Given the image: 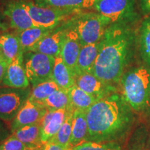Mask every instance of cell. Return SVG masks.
Masks as SVG:
<instances>
[{"mask_svg":"<svg viewBox=\"0 0 150 150\" xmlns=\"http://www.w3.org/2000/svg\"><path fill=\"white\" fill-rule=\"evenodd\" d=\"M133 25L111 24L100 41L99 52L92 73L108 85L114 86L120 83L134 54L137 34Z\"/></svg>","mask_w":150,"mask_h":150,"instance_id":"6da1fadb","label":"cell"},{"mask_svg":"<svg viewBox=\"0 0 150 150\" xmlns=\"http://www.w3.org/2000/svg\"><path fill=\"white\" fill-rule=\"evenodd\" d=\"M133 117L132 108L122 95L112 93L98 99L86 112L87 141L115 142L130 129Z\"/></svg>","mask_w":150,"mask_h":150,"instance_id":"7a4b0ae2","label":"cell"},{"mask_svg":"<svg viewBox=\"0 0 150 150\" xmlns=\"http://www.w3.org/2000/svg\"><path fill=\"white\" fill-rule=\"evenodd\" d=\"M122 95L132 110L150 112V67L141 65L124 73L120 81Z\"/></svg>","mask_w":150,"mask_h":150,"instance_id":"3957f363","label":"cell"},{"mask_svg":"<svg viewBox=\"0 0 150 150\" xmlns=\"http://www.w3.org/2000/svg\"><path fill=\"white\" fill-rule=\"evenodd\" d=\"M63 23L67 29L76 33L81 46L102 40L111 24L108 19L98 13L83 11L74 15Z\"/></svg>","mask_w":150,"mask_h":150,"instance_id":"277c9868","label":"cell"},{"mask_svg":"<svg viewBox=\"0 0 150 150\" xmlns=\"http://www.w3.org/2000/svg\"><path fill=\"white\" fill-rule=\"evenodd\" d=\"M93 8L110 24H134L138 18L136 0H96Z\"/></svg>","mask_w":150,"mask_h":150,"instance_id":"5b68a950","label":"cell"},{"mask_svg":"<svg viewBox=\"0 0 150 150\" xmlns=\"http://www.w3.org/2000/svg\"><path fill=\"white\" fill-rule=\"evenodd\" d=\"M24 66L33 86L52 79L55 58L46 54L29 52L24 53Z\"/></svg>","mask_w":150,"mask_h":150,"instance_id":"8992f818","label":"cell"},{"mask_svg":"<svg viewBox=\"0 0 150 150\" xmlns=\"http://www.w3.org/2000/svg\"><path fill=\"white\" fill-rule=\"evenodd\" d=\"M22 2L38 27L55 29L63 22L78 13L62 9L40 6L32 0H22Z\"/></svg>","mask_w":150,"mask_h":150,"instance_id":"52a82bcc","label":"cell"},{"mask_svg":"<svg viewBox=\"0 0 150 150\" xmlns=\"http://www.w3.org/2000/svg\"><path fill=\"white\" fill-rule=\"evenodd\" d=\"M31 91L28 88H0V119L13 120L29 99Z\"/></svg>","mask_w":150,"mask_h":150,"instance_id":"ba28073f","label":"cell"},{"mask_svg":"<svg viewBox=\"0 0 150 150\" xmlns=\"http://www.w3.org/2000/svg\"><path fill=\"white\" fill-rule=\"evenodd\" d=\"M47 110L42 104L32 102L28 99L16 117L12 120L11 131L13 132L21 127L39 124Z\"/></svg>","mask_w":150,"mask_h":150,"instance_id":"9c48e42d","label":"cell"},{"mask_svg":"<svg viewBox=\"0 0 150 150\" xmlns=\"http://www.w3.org/2000/svg\"><path fill=\"white\" fill-rule=\"evenodd\" d=\"M75 85L97 100L107 96L115 91L114 86L105 83L92 72H81L74 76Z\"/></svg>","mask_w":150,"mask_h":150,"instance_id":"30bf717a","label":"cell"},{"mask_svg":"<svg viewBox=\"0 0 150 150\" xmlns=\"http://www.w3.org/2000/svg\"><path fill=\"white\" fill-rule=\"evenodd\" d=\"M4 14L8 18L11 27L18 32L38 27L31 19L22 0H14L8 2L6 6Z\"/></svg>","mask_w":150,"mask_h":150,"instance_id":"8fae6325","label":"cell"},{"mask_svg":"<svg viewBox=\"0 0 150 150\" xmlns=\"http://www.w3.org/2000/svg\"><path fill=\"white\" fill-rule=\"evenodd\" d=\"M81 47V45L76 33L66 28V31L61 44L60 55L65 64L71 71L74 78L76 72V65Z\"/></svg>","mask_w":150,"mask_h":150,"instance_id":"7c38bea8","label":"cell"},{"mask_svg":"<svg viewBox=\"0 0 150 150\" xmlns=\"http://www.w3.org/2000/svg\"><path fill=\"white\" fill-rule=\"evenodd\" d=\"M63 22L52 30L51 33L41 39L31 49V52L44 54L54 58L59 56L61 54L62 42L66 31V27Z\"/></svg>","mask_w":150,"mask_h":150,"instance_id":"4fadbf2b","label":"cell"},{"mask_svg":"<svg viewBox=\"0 0 150 150\" xmlns=\"http://www.w3.org/2000/svg\"><path fill=\"white\" fill-rule=\"evenodd\" d=\"M73 111L67 109H48L40 121L41 140L43 143H46L52 138L66 120L67 115Z\"/></svg>","mask_w":150,"mask_h":150,"instance_id":"5bb4252c","label":"cell"},{"mask_svg":"<svg viewBox=\"0 0 150 150\" xmlns=\"http://www.w3.org/2000/svg\"><path fill=\"white\" fill-rule=\"evenodd\" d=\"M23 55L21 54L8 65L2 81L4 86L22 89L29 87V81L24 69Z\"/></svg>","mask_w":150,"mask_h":150,"instance_id":"9a60e30c","label":"cell"},{"mask_svg":"<svg viewBox=\"0 0 150 150\" xmlns=\"http://www.w3.org/2000/svg\"><path fill=\"white\" fill-rule=\"evenodd\" d=\"M15 137L26 146L27 149H42L44 143L41 140L40 125H28L13 132Z\"/></svg>","mask_w":150,"mask_h":150,"instance_id":"2e32d148","label":"cell"},{"mask_svg":"<svg viewBox=\"0 0 150 150\" xmlns=\"http://www.w3.org/2000/svg\"><path fill=\"white\" fill-rule=\"evenodd\" d=\"M33 1L40 6L79 13L84 9L93 8L96 0H33Z\"/></svg>","mask_w":150,"mask_h":150,"instance_id":"e0dca14e","label":"cell"},{"mask_svg":"<svg viewBox=\"0 0 150 150\" xmlns=\"http://www.w3.org/2000/svg\"><path fill=\"white\" fill-rule=\"evenodd\" d=\"M99 47L100 41L99 42L81 46L79 54L75 76L81 72H92L98 56Z\"/></svg>","mask_w":150,"mask_h":150,"instance_id":"ac0fdd59","label":"cell"},{"mask_svg":"<svg viewBox=\"0 0 150 150\" xmlns=\"http://www.w3.org/2000/svg\"><path fill=\"white\" fill-rule=\"evenodd\" d=\"M88 135L86 112L75 110L72 114V130L70 147H73L82 142L87 141Z\"/></svg>","mask_w":150,"mask_h":150,"instance_id":"d6986e66","label":"cell"},{"mask_svg":"<svg viewBox=\"0 0 150 150\" xmlns=\"http://www.w3.org/2000/svg\"><path fill=\"white\" fill-rule=\"evenodd\" d=\"M0 51L9 64L18 56L23 54L18 35L11 33H5L0 35Z\"/></svg>","mask_w":150,"mask_h":150,"instance_id":"ffe728a7","label":"cell"},{"mask_svg":"<svg viewBox=\"0 0 150 150\" xmlns=\"http://www.w3.org/2000/svg\"><path fill=\"white\" fill-rule=\"evenodd\" d=\"M52 79L59 86L60 89L65 91H67L75 85L74 76L65 64L61 55L55 57Z\"/></svg>","mask_w":150,"mask_h":150,"instance_id":"44dd1931","label":"cell"},{"mask_svg":"<svg viewBox=\"0 0 150 150\" xmlns=\"http://www.w3.org/2000/svg\"><path fill=\"white\" fill-rule=\"evenodd\" d=\"M54 29L36 27L18 32L22 51L24 53L31 52V49L45 36L51 33Z\"/></svg>","mask_w":150,"mask_h":150,"instance_id":"7402d4cb","label":"cell"},{"mask_svg":"<svg viewBox=\"0 0 150 150\" xmlns=\"http://www.w3.org/2000/svg\"><path fill=\"white\" fill-rule=\"evenodd\" d=\"M67 93L70 97L71 108L74 111L75 110H80L87 112L97 101L95 97L86 93L76 85L67 90Z\"/></svg>","mask_w":150,"mask_h":150,"instance_id":"603a6c76","label":"cell"},{"mask_svg":"<svg viewBox=\"0 0 150 150\" xmlns=\"http://www.w3.org/2000/svg\"><path fill=\"white\" fill-rule=\"evenodd\" d=\"M60 88L53 79H50L33 86L29 97V100L42 104V102Z\"/></svg>","mask_w":150,"mask_h":150,"instance_id":"cb8c5ba5","label":"cell"},{"mask_svg":"<svg viewBox=\"0 0 150 150\" xmlns=\"http://www.w3.org/2000/svg\"><path fill=\"white\" fill-rule=\"evenodd\" d=\"M42 104L47 109L58 110L65 108L74 112L71 108L68 93L65 90L59 89V91L54 92L42 102Z\"/></svg>","mask_w":150,"mask_h":150,"instance_id":"d4e9b609","label":"cell"},{"mask_svg":"<svg viewBox=\"0 0 150 150\" xmlns=\"http://www.w3.org/2000/svg\"><path fill=\"white\" fill-rule=\"evenodd\" d=\"M72 114L73 112L69 114L58 132L48 140V142H54L61 147L71 149L70 140L72 137Z\"/></svg>","mask_w":150,"mask_h":150,"instance_id":"484cf974","label":"cell"},{"mask_svg":"<svg viewBox=\"0 0 150 150\" xmlns=\"http://www.w3.org/2000/svg\"><path fill=\"white\" fill-rule=\"evenodd\" d=\"M139 33L140 52L143 59L150 65V16L142 21Z\"/></svg>","mask_w":150,"mask_h":150,"instance_id":"4316f807","label":"cell"},{"mask_svg":"<svg viewBox=\"0 0 150 150\" xmlns=\"http://www.w3.org/2000/svg\"><path fill=\"white\" fill-rule=\"evenodd\" d=\"M70 150H121V147L116 142L85 141L79 145L71 147Z\"/></svg>","mask_w":150,"mask_h":150,"instance_id":"83f0119b","label":"cell"},{"mask_svg":"<svg viewBox=\"0 0 150 150\" xmlns=\"http://www.w3.org/2000/svg\"><path fill=\"white\" fill-rule=\"evenodd\" d=\"M0 150H27V147L20 140L12 135L0 145Z\"/></svg>","mask_w":150,"mask_h":150,"instance_id":"f1b7e54d","label":"cell"},{"mask_svg":"<svg viewBox=\"0 0 150 150\" xmlns=\"http://www.w3.org/2000/svg\"><path fill=\"white\" fill-rule=\"evenodd\" d=\"M70 149H66V148L61 147L54 142H47L44 144L43 146V150H70Z\"/></svg>","mask_w":150,"mask_h":150,"instance_id":"f546056e","label":"cell"},{"mask_svg":"<svg viewBox=\"0 0 150 150\" xmlns=\"http://www.w3.org/2000/svg\"><path fill=\"white\" fill-rule=\"evenodd\" d=\"M9 63L6 60L0 61V84L2 83Z\"/></svg>","mask_w":150,"mask_h":150,"instance_id":"4dcf8cb0","label":"cell"},{"mask_svg":"<svg viewBox=\"0 0 150 150\" xmlns=\"http://www.w3.org/2000/svg\"><path fill=\"white\" fill-rule=\"evenodd\" d=\"M140 8L145 16H150V0H140Z\"/></svg>","mask_w":150,"mask_h":150,"instance_id":"1f68e13d","label":"cell"},{"mask_svg":"<svg viewBox=\"0 0 150 150\" xmlns=\"http://www.w3.org/2000/svg\"><path fill=\"white\" fill-rule=\"evenodd\" d=\"M5 131H6L5 127H4V126L3 123L0 121V140L2 139V138H4V136Z\"/></svg>","mask_w":150,"mask_h":150,"instance_id":"d6a6232c","label":"cell"},{"mask_svg":"<svg viewBox=\"0 0 150 150\" xmlns=\"http://www.w3.org/2000/svg\"><path fill=\"white\" fill-rule=\"evenodd\" d=\"M0 29H6L4 24H3V22L1 20V18H0Z\"/></svg>","mask_w":150,"mask_h":150,"instance_id":"836d02e7","label":"cell"},{"mask_svg":"<svg viewBox=\"0 0 150 150\" xmlns=\"http://www.w3.org/2000/svg\"><path fill=\"white\" fill-rule=\"evenodd\" d=\"M3 60H5V59H4V56H3L2 53H1V51H0V61H3Z\"/></svg>","mask_w":150,"mask_h":150,"instance_id":"e575fe53","label":"cell"},{"mask_svg":"<svg viewBox=\"0 0 150 150\" xmlns=\"http://www.w3.org/2000/svg\"><path fill=\"white\" fill-rule=\"evenodd\" d=\"M27 150H43V149H27Z\"/></svg>","mask_w":150,"mask_h":150,"instance_id":"d590c367","label":"cell"}]
</instances>
